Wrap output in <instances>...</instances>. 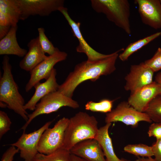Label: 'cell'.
Here are the masks:
<instances>
[{
    "instance_id": "cell-1",
    "label": "cell",
    "mask_w": 161,
    "mask_h": 161,
    "mask_svg": "<svg viewBox=\"0 0 161 161\" xmlns=\"http://www.w3.org/2000/svg\"><path fill=\"white\" fill-rule=\"evenodd\" d=\"M124 49L121 48L103 59L94 61L86 60L77 64L64 82L59 85L57 91L72 98L75 89L81 83L88 80L95 81L101 76L112 74L116 69L119 52Z\"/></svg>"
},
{
    "instance_id": "cell-2",
    "label": "cell",
    "mask_w": 161,
    "mask_h": 161,
    "mask_svg": "<svg viewBox=\"0 0 161 161\" xmlns=\"http://www.w3.org/2000/svg\"><path fill=\"white\" fill-rule=\"evenodd\" d=\"M98 129V122L94 116L83 112H78L69 119L61 148L70 151L81 141L94 139Z\"/></svg>"
},
{
    "instance_id": "cell-3",
    "label": "cell",
    "mask_w": 161,
    "mask_h": 161,
    "mask_svg": "<svg viewBox=\"0 0 161 161\" xmlns=\"http://www.w3.org/2000/svg\"><path fill=\"white\" fill-rule=\"evenodd\" d=\"M9 61L7 55L4 56L2 63L3 72L0 79V101L6 103L8 108L27 122L28 114L24 108V100L19 93L18 87L14 79Z\"/></svg>"
},
{
    "instance_id": "cell-4",
    "label": "cell",
    "mask_w": 161,
    "mask_h": 161,
    "mask_svg": "<svg viewBox=\"0 0 161 161\" xmlns=\"http://www.w3.org/2000/svg\"><path fill=\"white\" fill-rule=\"evenodd\" d=\"M91 5L96 12L102 13L116 26L130 35V4L127 0H92Z\"/></svg>"
},
{
    "instance_id": "cell-5",
    "label": "cell",
    "mask_w": 161,
    "mask_h": 161,
    "mask_svg": "<svg viewBox=\"0 0 161 161\" xmlns=\"http://www.w3.org/2000/svg\"><path fill=\"white\" fill-rule=\"evenodd\" d=\"M68 106L74 109L79 107L78 103L58 91L50 93L43 97L36 104L35 109L28 114V119L20 130H25L31 121L39 115L50 114L57 111L61 108Z\"/></svg>"
},
{
    "instance_id": "cell-6",
    "label": "cell",
    "mask_w": 161,
    "mask_h": 161,
    "mask_svg": "<svg viewBox=\"0 0 161 161\" xmlns=\"http://www.w3.org/2000/svg\"><path fill=\"white\" fill-rule=\"evenodd\" d=\"M69 120L63 117L59 119L52 128H48L45 130L38 142V152L49 154L61 148Z\"/></svg>"
},
{
    "instance_id": "cell-7",
    "label": "cell",
    "mask_w": 161,
    "mask_h": 161,
    "mask_svg": "<svg viewBox=\"0 0 161 161\" xmlns=\"http://www.w3.org/2000/svg\"><path fill=\"white\" fill-rule=\"evenodd\" d=\"M105 120L106 123L121 122L133 127L137 126L141 121L152 122L145 113L138 111L125 101L120 102L115 109L106 113Z\"/></svg>"
},
{
    "instance_id": "cell-8",
    "label": "cell",
    "mask_w": 161,
    "mask_h": 161,
    "mask_svg": "<svg viewBox=\"0 0 161 161\" xmlns=\"http://www.w3.org/2000/svg\"><path fill=\"white\" fill-rule=\"evenodd\" d=\"M21 13L20 20H24L31 16H49L64 7L63 0H18Z\"/></svg>"
},
{
    "instance_id": "cell-9",
    "label": "cell",
    "mask_w": 161,
    "mask_h": 161,
    "mask_svg": "<svg viewBox=\"0 0 161 161\" xmlns=\"http://www.w3.org/2000/svg\"><path fill=\"white\" fill-rule=\"evenodd\" d=\"M52 122V121H48L38 129L31 133H26L23 131L17 141L10 144L19 149L20 157L24 161H32L38 152V146L40 137Z\"/></svg>"
},
{
    "instance_id": "cell-10",
    "label": "cell",
    "mask_w": 161,
    "mask_h": 161,
    "mask_svg": "<svg viewBox=\"0 0 161 161\" xmlns=\"http://www.w3.org/2000/svg\"><path fill=\"white\" fill-rule=\"evenodd\" d=\"M67 54L59 50L53 55H49L30 72V78L25 86L28 92L42 79L47 80L50 76L54 66L58 63L65 60Z\"/></svg>"
},
{
    "instance_id": "cell-11",
    "label": "cell",
    "mask_w": 161,
    "mask_h": 161,
    "mask_svg": "<svg viewBox=\"0 0 161 161\" xmlns=\"http://www.w3.org/2000/svg\"><path fill=\"white\" fill-rule=\"evenodd\" d=\"M154 73L150 68L145 65L143 62L131 65L129 73L125 77L124 89L130 91L131 94L151 83L153 81Z\"/></svg>"
},
{
    "instance_id": "cell-12",
    "label": "cell",
    "mask_w": 161,
    "mask_h": 161,
    "mask_svg": "<svg viewBox=\"0 0 161 161\" xmlns=\"http://www.w3.org/2000/svg\"><path fill=\"white\" fill-rule=\"evenodd\" d=\"M58 11L64 16L71 27L74 35L78 41L79 45L76 49L77 52L85 54L87 57V61H95L106 58L111 55V54H104L98 52L87 43L81 34L80 29V23L75 22L70 17L66 8L64 6L62 7Z\"/></svg>"
},
{
    "instance_id": "cell-13",
    "label": "cell",
    "mask_w": 161,
    "mask_h": 161,
    "mask_svg": "<svg viewBox=\"0 0 161 161\" xmlns=\"http://www.w3.org/2000/svg\"><path fill=\"white\" fill-rule=\"evenodd\" d=\"M143 23L155 30L161 29V4L160 0H135Z\"/></svg>"
},
{
    "instance_id": "cell-14",
    "label": "cell",
    "mask_w": 161,
    "mask_h": 161,
    "mask_svg": "<svg viewBox=\"0 0 161 161\" xmlns=\"http://www.w3.org/2000/svg\"><path fill=\"white\" fill-rule=\"evenodd\" d=\"M161 94V86L155 81L130 94L127 101L138 111L145 112L150 102Z\"/></svg>"
},
{
    "instance_id": "cell-15",
    "label": "cell",
    "mask_w": 161,
    "mask_h": 161,
    "mask_svg": "<svg viewBox=\"0 0 161 161\" xmlns=\"http://www.w3.org/2000/svg\"><path fill=\"white\" fill-rule=\"evenodd\" d=\"M72 154L86 161H106L101 147L95 139H89L81 141L70 150Z\"/></svg>"
},
{
    "instance_id": "cell-16",
    "label": "cell",
    "mask_w": 161,
    "mask_h": 161,
    "mask_svg": "<svg viewBox=\"0 0 161 161\" xmlns=\"http://www.w3.org/2000/svg\"><path fill=\"white\" fill-rule=\"evenodd\" d=\"M56 74V70L54 68L50 76L45 82H38L34 86L35 92L24 106L26 110L33 111L41 99L48 94L58 90L59 85L57 81Z\"/></svg>"
},
{
    "instance_id": "cell-17",
    "label": "cell",
    "mask_w": 161,
    "mask_h": 161,
    "mask_svg": "<svg viewBox=\"0 0 161 161\" xmlns=\"http://www.w3.org/2000/svg\"><path fill=\"white\" fill-rule=\"evenodd\" d=\"M29 50L20 61L22 69L30 72L47 57L40 44L38 36L31 39L27 44Z\"/></svg>"
},
{
    "instance_id": "cell-18",
    "label": "cell",
    "mask_w": 161,
    "mask_h": 161,
    "mask_svg": "<svg viewBox=\"0 0 161 161\" xmlns=\"http://www.w3.org/2000/svg\"><path fill=\"white\" fill-rule=\"evenodd\" d=\"M18 26H12L7 34L0 41V55H14L24 57L27 52L21 48L17 41L16 33Z\"/></svg>"
},
{
    "instance_id": "cell-19",
    "label": "cell",
    "mask_w": 161,
    "mask_h": 161,
    "mask_svg": "<svg viewBox=\"0 0 161 161\" xmlns=\"http://www.w3.org/2000/svg\"><path fill=\"white\" fill-rule=\"evenodd\" d=\"M111 123H106L98 129L97 134L94 139L100 145L103 152L106 161H120L115 154L111 138L109 133Z\"/></svg>"
},
{
    "instance_id": "cell-20",
    "label": "cell",
    "mask_w": 161,
    "mask_h": 161,
    "mask_svg": "<svg viewBox=\"0 0 161 161\" xmlns=\"http://www.w3.org/2000/svg\"><path fill=\"white\" fill-rule=\"evenodd\" d=\"M0 12L9 19L12 26H17L21 15L18 0H0Z\"/></svg>"
},
{
    "instance_id": "cell-21",
    "label": "cell",
    "mask_w": 161,
    "mask_h": 161,
    "mask_svg": "<svg viewBox=\"0 0 161 161\" xmlns=\"http://www.w3.org/2000/svg\"><path fill=\"white\" fill-rule=\"evenodd\" d=\"M161 35V32H158L131 43L119 55V58L123 61H127L134 53Z\"/></svg>"
},
{
    "instance_id": "cell-22",
    "label": "cell",
    "mask_w": 161,
    "mask_h": 161,
    "mask_svg": "<svg viewBox=\"0 0 161 161\" xmlns=\"http://www.w3.org/2000/svg\"><path fill=\"white\" fill-rule=\"evenodd\" d=\"M69 151L61 148L49 154L38 152L32 161H70Z\"/></svg>"
},
{
    "instance_id": "cell-23",
    "label": "cell",
    "mask_w": 161,
    "mask_h": 161,
    "mask_svg": "<svg viewBox=\"0 0 161 161\" xmlns=\"http://www.w3.org/2000/svg\"><path fill=\"white\" fill-rule=\"evenodd\" d=\"M144 112L152 121L161 122V94L158 95L152 100Z\"/></svg>"
},
{
    "instance_id": "cell-24",
    "label": "cell",
    "mask_w": 161,
    "mask_h": 161,
    "mask_svg": "<svg viewBox=\"0 0 161 161\" xmlns=\"http://www.w3.org/2000/svg\"><path fill=\"white\" fill-rule=\"evenodd\" d=\"M123 149L126 152L142 157H148L154 156L151 146L143 144H128L124 147Z\"/></svg>"
},
{
    "instance_id": "cell-25",
    "label": "cell",
    "mask_w": 161,
    "mask_h": 161,
    "mask_svg": "<svg viewBox=\"0 0 161 161\" xmlns=\"http://www.w3.org/2000/svg\"><path fill=\"white\" fill-rule=\"evenodd\" d=\"M114 100L104 99L98 102H95L92 101L88 102L85 104L86 110L95 112L108 113L112 109Z\"/></svg>"
},
{
    "instance_id": "cell-26",
    "label": "cell",
    "mask_w": 161,
    "mask_h": 161,
    "mask_svg": "<svg viewBox=\"0 0 161 161\" xmlns=\"http://www.w3.org/2000/svg\"><path fill=\"white\" fill-rule=\"evenodd\" d=\"M38 39L40 45L44 52L51 55H53L59 50L55 47L49 41L45 33L44 29L43 27L38 29Z\"/></svg>"
},
{
    "instance_id": "cell-27",
    "label": "cell",
    "mask_w": 161,
    "mask_h": 161,
    "mask_svg": "<svg viewBox=\"0 0 161 161\" xmlns=\"http://www.w3.org/2000/svg\"><path fill=\"white\" fill-rule=\"evenodd\" d=\"M154 72L161 69V48L159 47L153 56L143 62Z\"/></svg>"
},
{
    "instance_id": "cell-28",
    "label": "cell",
    "mask_w": 161,
    "mask_h": 161,
    "mask_svg": "<svg viewBox=\"0 0 161 161\" xmlns=\"http://www.w3.org/2000/svg\"><path fill=\"white\" fill-rule=\"evenodd\" d=\"M12 122L7 114L0 111V139L10 129Z\"/></svg>"
},
{
    "instance_id": "cell-29",
    "label": "cell",
    "mask_w": 161,
    "mask_h": 161,
    "mask_svg": "<svg viewBox=\"0 0 161 161\" xmlns=\"http://www.w3.org/2000/svg\"><path fill=\"white\" fill-rule=\"evenodd\" d=\"M148 134L149 137H154L156 140L161 139V122H154L151 124Z\"/></svg>"
},
{
    "instance_id": "cell-30",
    "label": "cell",
    "mask_w": 161,
    "mask_h": 161,
    "mask_svg": "<svg viewBox=\"0 0 161 161\" xmlns=\"http://www.w3.org/2000/svg\"><path fill=\"white\" fill-rule=\"evenodd\" d=\"M19 152L18 148L11 145L3 154L1 161H13L15 155Z\"/></svg>"
},
{
    "instance_id": "cell-31",
    "label": "cell",
    "mask_w": 161,
    "mask_h": 161,
    "mask_svg": "<svg viewBox=\"0 0 161 161\" xmlns=\"http://www.w3.org/2000/svg\"><path fill=\"white\" fill-rule=\"evenodd\" d=\"M151 146L154 159L156 161H161V139L156 140Z\"/></svg>"
},
{
    "instance_id": "cell-32",
    "label": "cell",
    "mask_w": 161,
    "mask_h": 161,
    "mask_svg": "<svg viewBox=\"0 0 161 161\" xmlns=\"http://www.w3.org/2000/svg\"><path fill=\"white\" fill-rule=\"evenodd\" d=\"M0 26L12 27L9 19L1 12H0Z\"/></svg>"
},
{
    "instance_id": "cell-33",
    "label": "cell",
    "mask_w": 161,
    "mask_h": 161,
    "mask_svg": "<svg viewBox=\"0 0 161 161\" xmlns=\"http://www.w3.org/2000/svg\"><path fill=\"white\" fill-rule=\"evenodd\" d=\"M70 161H86L83 159L74 154H71Z\"/></svg>"
},
{
    "instance_id": "cell-34",
    "label": "cell",
    "mask_w": 161,
    "mask_h": 161,
    "mask_svg": "<svg viewBox=\"0 0 161 161\" xmlns=\"http://www.w3.org/2000/svg\"><path fill=\"white\" fill-rule=\"evenodd\" d=\"M134 161H156L154 158L152 157H139Z\"/></svg>"
},
{
    "instance_id": "cell-35",
    "label": "cell",
    "mask_w": 161,
    "mask_h": 161,
    "mask_svg": "<svg viewBox=\"0 0 161 161\" xmlns=\"http://www.w3.org/2000/svg\"><path fill=\"white\" fill-rule=\"evenodd\" d=\"M155 81L161 86V72L157 73L155 77Z\"/></svg>"
},
{
    "instance_id": "cell-36",
    "label": "cell",
    "mask_w": 161,
    "mask_h": 161,
    "mask_svg": "<svg viewBox=\"0 0 161 161\" xmlns=\"http://www.w3.org/2000/svg\"><path fill=\"white\" fill-rule=\"evenodd\" d=\"M0 106L2 108H5L7 107L6 104L1 101H0Z\"/></svg>"
},
{
    "instance_id": "cell-37",
    "label": "cell",
    "mask_w": 161,
    "mask_h": 161,
    "mask_svg": "<svg viewBox=\"0 0 161 161\" xmlns=\"http://www.w3.org/2000/svg\"><path fill=\"white\" fill-rule=\"evenodd\" d=\"M120 161H132L130 160H128L124 158H122L120 159Z\"/></svg>"
},
{
    "instance_id": "cell-38",
    "label": "cell",
    "mask_w": 161,
    "mask_h": 161,
    "mask_svg": "<svg viewBox=\"0 0 161 161\" xmlns=\"http://www.w3.org/2000/svg\"><path fill=\"white\" fill-rule=\"evenodd\" d=\"M160 3H161V0H160Z\"/></svg>"
}]
</instances>
